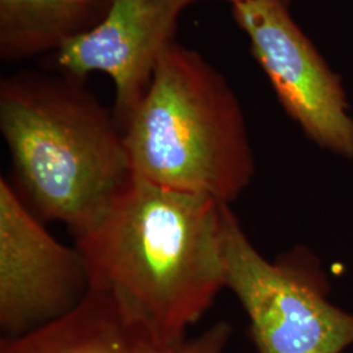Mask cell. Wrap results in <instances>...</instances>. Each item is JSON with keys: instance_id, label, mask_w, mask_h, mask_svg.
Segmentation results:
<instances>
[{"instance_id": "11", "label": "cell", "mask_w": 353, "mask_h": 353, "mask_svg": "<svg viewBox=\"0 0 353 353\" xmlns=\"http://www.w3.org/2000/svg\"><path fill=\"white\" fill-rule=\"evenodd\" d=\"M228 1H230L232 4H236V3H242V1H248V0H228Z\"/></svg>"}, {"instance_id": "7", "label": "cell", "mask_w": 353, "mask_h": 353, "mask_svg": "<svg viewBox=\"0 0 353 353\" xmlns=\"http://www.w3.org/2000/svg\"><path fill=\"white\" fill-rule=\"evenodd\" d=\"M196 0H113L99 26L45 57V68L87 80L112 77L113 112L122 130L151 85L157 63L176 41L181 14Z\"/></svg>"}, {"instance_id": "8", "label": "cell", "mask_w": 353, "mask_h": 353, "mask_svg": "<svg viewBox=\"0 0 353 353\" xmlns=\"http://www.w3.org/2000/svg\"><path fill=\"white\" fill-rule=\"evenodd\" d=\"M182 345L163 341L112 293L90 288L63 316L1 338L0 353H181Z\"/></svg>"}, {"instance_id": "4", "label": "cell", "mask_w": 353, "mask_h": 353, "mask_svg": "<svg viewBox=\"0 0 353 353\" xmlns=\"http://www.w3.org/2000/svg\"><path fill=\"white\" fill-rule=\"evenodd\" d=\"M223 255L225 288L249 316L258 353H341L353 344V314L328 300L326 274L306 248L265 259L228 204Z\"/></svg>"}, {"instance_id": "5", "label": "cell", "mask_w": 353, "mask_h": 353, "mask_svg": "<svg viewBox=\"0 0 353 353\" xmlns=\"http://www.w3.org/2000/svg\"><path fill=\"white\" fill-rule=\"evenodd\" d=\"M232 14L285 113L318 147L353 160V117L341 77L294 21L288 0L236 3Z\"/></svg>"}, {"instance_id": "10", "label": "cell", "mask_w": 353, "mask_h": 353, "mask_svg": "<svg viewBox=\"0 0 353 353\" xmlns=\"http://www.w3.org/2000/svg\"><path fill=\"white\" fill-rule=\"evenodd\" d=\"M230 332V325L220 321L195 339L183 343L181 353H224Z\"/></svg>"}, {"instance_id": "3", "label": "cell", "mask_w": 353, "mask_h": 353, "mask_svg": "<svg viewBox=\"0 0 353 353\" xmlns=\"http://www.w3.org/2000/svg\"><path fill=\"white\" fill-rule=\"evenodd\" d=\"M134 176L230 204L255 174L236 92L199 51L174 41L123 128Z\"/></svg>"}, {"instance_id": "1", "label": "cell", "mask_w": 353, "mask_h": 353, "mask_svg": "<svg viewBox=\"0 0 353 353\" xmlns=\"http://www.w3.org/2000/svg\"><path fill=\"white\" fill-rule=\"evenodd\" d=\"M227 205L132 176L101 220L75 239L90 288L112 293L163 341L181 347L225 288Z\"/></svg>"}, {"instance_id": "2", "label": "cell", "mask_w": 353, "mask_h": 353, "mask_svg": "<svg viewBox=\"0 0 353 353\" xmlns=\"http://www.w3.org/2000/svg\"><path fill=\"white\" fill-rule=\"evenodd\" d=\"M0 131L30 205L75 239L101 220L134 176L113 109L85 80L46 68L1 76Z\"/></svg>"}, {"instance_id": "6", "label": "cell", "mask_w": 353, "mask_h": 353, "mask_svg": "<svg viewBox=\"0 0 353 353\" xmlns=\"http://www.w3.org/2000/svg\"><path fill=\"white\" fill-rule=\"evenodd\" d=\"M90 290L77 246L55 240L0 178V328L14 338L71 312Z\"/></svg>"}, {"instance_id": "9", "label": "cell", "mask_w": 353, "mask_h": 353, "mask_svg": "<svg viewBox=\"0 0 353 353\" xmlns=\"http://www.w3.org/2000/svg\"><path fill=\"white\" fill-rule=\"evenodd\" d=\"M113 0H0V61L48 57L99 26Z\"/></svg>"}]
</instances>
